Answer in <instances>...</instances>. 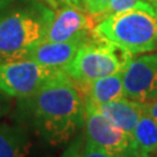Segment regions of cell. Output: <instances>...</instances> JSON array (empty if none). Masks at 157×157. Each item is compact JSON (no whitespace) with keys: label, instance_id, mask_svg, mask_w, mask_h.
Instances as JSON below:
<instances>
[{"label":"cell","instance_id":"cell-1","mask_svg":"<svg viewBox=\"0 0 157 157\" xmlns=\"http://www.w3.org/2000/svg\"><path fill=\"white\" fill-rule=\"evenodd\" d=\"M25 115L34 130L49 144L71 140L84 126V100L64 71L48 80L35 94L22 99Z\"/></svg>","mask_w":157,"mask_h":157},{"label":"cell","instance_id":"cell-2","mask_svg":"<svg viewBox=\"0 0 157 157\" xmlns=\"http://www.w3.org/2000/svg\"><path fill=\"white\" fill-rule=\"evenodd\" d=\"M54 13L41 0L10 1L0 5V64L28 58L44 41Z\"/></svg>","mask_w":157,"mask_h":157},{"label":"cell","instance_id":"cell-3","mask_svg":"<svg viewBox=\"0 0 157 157\" xmlns=\"http://www.w3.org/2000/svg\"><path fill=\"white\" fill-rule=\"evenodd\" d=\"M92 33L132 55L157 49V17L137 7L108 15L95 25Z\"/></svg>","mask_w":157,"mask_h":157},{"label":"cell","instance_id":"cell-4","mask_svg":"<svg viewBox=\"0 0 157 157\" xmlns=\"http://www.w3.org/2000/svg\"><path fill=\"white\" fill-rule=\"evenodd\" d=\"M133 55L92 33L63 70L76 83H87L122 72Z\"/></svg>","mask_w":157,"mask_h":157},{"label":"cell","instance_id":"cell-5","mask_svg":"<svg viewBox=\"0 0 157 157\" xmlns=\"http://www.w3.org/2000/svg\"><path fill=\"white\" fill-rule=\"evenodd\" d=\"M63 70L41 65L30 58L0 64V91L25 99L35 94L43 85Z\"/></svg>","mask_w":157,"mask_h":157},{"label":"cell","instance_id":"cell-6","mask_svg":"<svg viewBox=\"0 0 157 157\" xmlns=\"http://www.w3.org/2000/svg\"><path fill=\"white\" fill-rule=\"evenodd\" d=\"M84 132L89 142L115 156L133 147L132 136L106 118L97 105L84 101Z\"/></svg>","mask_w":157,"mask_h":157},{"label":"cell","instance_id":"cell-7","mask_svg":"<svg viewBox=\"0 0 157 157\" xmlns=\"http://www.w3.org/2000/svg\"><path fill=\"white\" fill-rule=\"evenodd\" d=\"M122 80L126 98L139 102L157 99V52L132 57Z\"/></svg>","mask_w":157,"mask_h":157},{"label":"cell","instance_id":"cell-8","mask_svg":"<svg viewBox=\"0 0 157 157\" xmlns=\"http://www.w3.org/2000/svg\"><path fill=\"white\" fill-rule=\"evenodd\" d=\"M47 30L44 41L63 42L76 39H86L92 34L94 21L82 8L70 4L59 2Z\"/></svg>","mask_w":157,"mask_h":157},{"label":"cell","instance_id":"cell-9","mask_svg":"<svg viewBox=\"0 0 157 157\" xmlns=\"http://www.w3.org/2000/svg\"><path fill=\"white\" fill-rule=\"evenodd\" d=\"M86 39H76L63 42L42 41L30 50L28 58L43 67L64 70L76 56L80 45Z\"/></svg>","mask_w":157,"mask_h":157},{"label":"cell","instance_id":"cell-10","mask_svg":"<svg viewBox=\"0 0 157 157\" xmlns=\"http://www.w3.org/2000/svg\"><path fill=\"white\" fill-rule=\"evenodd\" d=\"M76 85L83 100L90 101L94 105H102L124 97L122 72L109 75L87 83H76Z\"/></svg>","mask_w":157,"mask_h":157},{"label":"cell","instance_id":"cell-11","mask_svg":"<svg viewBox=\"0 0 157 157\" xmlns=\"http://www.w3.org/2000/svg\"><path fill=\"white\" fill-rule=\"evenodd\" d=\"M97 106L106 118L130 136L137 121L144 113L141 102L128 99L126 97Z\"/></svg>","mask_w":157,"mask_h":157},{"label":"cell","instance_id":"cell-12","mask_svg":"<svg viewBox=\"0 0 157 157\" xmlns=\"http://www.w3.org/2000/svg\"><path fill=\"white\" fill-rule=\"evenodd\" d=\"M30 144L22 127L0 124V157H27Z\"/></svg>","mask_w":157,"mask_h":157},{"label":"cell","instance_id":"cell-13","mask_svg":"<svg viewBox=\"0 0 157 157\" xmlns=\"http://www.w3.org/2000/svg\"><path fill=\"white\" fill-rule=\"evenodd\" d=\"M133 148L144 157L157 156V122L142 114L132 134Z\"/></svg>","mask_w":157,"mask_h":157},{"label":"cell","instance_id":"cell-14","mask_svg":"<svg viewBox=\"0 0 157 157\" xmlns=\"http://www.w3.org/2000/svg\"><path fill=\"white\" fill-rule=\"evenodd\" d=\"M63 157H117L100 147L95 146L85 139V141H76L63 154Z\"/></svg>","mask_w":157,"mask_h":157},{"label":"cell","instance_id":"cell-15","mask_svg":"<svg viewBox=\"0 0 157 157\" xmlns=\"http://www.w3.org/2000/svg\"><path fill=\"white\" fill-rule=\"evenodd\" d=\"M59 1L82 8L83 11L92 17L94 23L95 21L98 23L99 21H101L105 10L107 8L111 0H59Z\"/></svg>","mask_w":157,"mask_h":157},{"label":"cell","instance_id":"cell-16","mask_svg":"<svg viewBox=\"0 0 157 157\" xmlns=\"http://www.w3.org/2000/svg\"><path fill=\"white\" fill-rule=\"evenodd\" d=\"M140 0H111L109 4L107 6V8L105 10L104 13V17L102 19H105L106 17L114 14V13H119V12L127 11L133 8ZM101 19V20H102Z\"/></svg>","mask_w":157,"mask_h":157},{"label":"cell","instance_id":"cell-17","mask_svg":"<svg viewBox=\"0 0 157 157\" xmlns=\"http://www.w3.org/2000/svg\"><path fill=\"white\" fill-rule=\"evenodd\" d=\"M141 104H142L143 112L157 122V99L149 101V102H141Z\"/></svg>","mask_w":157,"mask_h":157},{"label":"cell","instance_id":"cell-18","mask_svg":"<svg viewBox=\"0 0 157 157\" xmlns=\"http://www.w3.org/2000/svg\"><path fill=\"white\" fill-rule=\"evenodd\" d=\"M117 157H144V156H142L140 152H137L134 148L132 147V148H129L128 150L121 152V154H120V155H118ZM155 157H157V156H155Z\"/></svg>","mask_w":157,"mask_h":157},{"label":"cell","instance_id":"cell-19","mask_svg":"<svg viewBox=\"0 0 157 157\" xmlns=\"http://www.w3.org/2000/svg\"><path fill=\"white\" fill-rule=\"evenodd\" d=\"M41 1H44L47 4H49L51 6V8H54V10L59 5V0H41Z\"/></svg>","mask_w":157,"mask_h":157}]
</instances>
